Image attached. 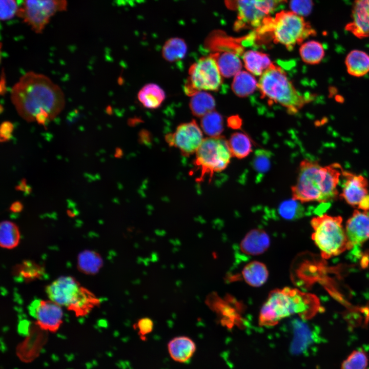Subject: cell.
I'll return each instance as SVG.
<instances>
[{
	"mask_svg": "<svg viewBox=\"0 0 369 369\" xmlns=\"http://www.w3.org/2000/svg\"><path fill=\"white\" fill-rule=\"evenodd\" d=\"M311 223L314 230L312 239L323 258H330L352 248L340 216L325 214L313 217Z\"/></svg>",
	"mask_w": 369,
	"mask_h": 369,
	"instance_id": "7",
	"label": "cell"
},
{
	"mask_svg": "<svg viewBox=\"0 0 369 369\" xmlns=\"http://www.w3.org/2000/svg\"><path fill=\"white\" fill-rule=\"evenodd\" d=\"M200 126L203 131L210 137L220 136L223 130L222 118L214 110L201 117Z\"/></svg>",
	"mask_w": 369,
	"mask_h": 369,
	"instance_id": "31",
	"label": "cell"
},
{
	"mask_svg": "<svg viewBox=\"0 0 369 369\" xmlns=\"http://www.w3.org/2000/svg\"><path fill=\"white\" fill-rule=\"evenodd\" d=\"M49 299L73 313L77 317L88 315L100 304V299L73 277L60 276L46 288Z\"/></svg>",
	"mask_w": 369,
	"mask_h": 369,
	"instance_id": "6",
	"label": "cell"
},
{
	"mask_svg": "<svg viewBox=\"0 0 369 369\" xmlns=\"http://www.w3.org/2000/svg\"><path fill=\"white\" fill-rule=\"evenodd\" d=\"M203 139L202 130L194 119L180 124L165 136L168 145L178 149L184 156L195 154Z\"/></svg>",
	"mask_w": 369,
	"mask_h": 369,
	"instance_id": "12",
	"label": "cell"
},
{
	"mask_svg": "<svg viewBox=\"0 0 369 369\" xmlns=\"http://www.w3.org/2000/svg\"><path fill=\"white\" fill-rule=\"evenodd\" d=\"M256 31L260 35H268L274 43L283 45L289 50L316 34L302 16L284 10L276 13L274 17L265 18Z\"/></svg>",
	"mask_w": 369,
	"mask_h": 369,
	"instance_id": "5",
	"label": "cell"
},
{
	"mask_svg": "<svg viewBox=\"0 0 369 369\" xmlns=\"http://www.w3.org/2000/svg\"><path fill=\"white\" fill-rule=\"evenodd\" d=\"M368 357L362 349L352 351L341 363V369H367Z\"/></svg>",
	"mask_w": 369,
	"mask_h": 369,
	"instance_id": "32",
	"label": "cell"
},
{
	"mask_svg": "<svg viewBox=\"0 0 369 369\" xmlns=\"http://www.w3.org/2000/svg\"><path fill=\"white\" fill-rule=\"evenodd\" d=\"M187 49V45L182 38L172 37L165 43L162 48V56L169 62L177 61L184 57Z\"/></svg>",
	"mask_w": 369,
	"mask_h": 369,
	"instance_id": "26",
	"label": "cell"
},
{
	"mask_svg": "<svg viewBox=\"0 0 369 369\" xmlns=\"http://www.w3.org/2000/svg\"><path fill=\"white\" fill-rule=\"evenodd\" d=\"M20 235L17 226L10 221H3L0 224V245L5 249L11 250L19 244Z\"/></svg>",
	"mask_w": 369,
	"mask_h": 369,
	"instance_id": "29",
	"label": "cell"
},
{
	"mask_svg": "<svg viewBox=\"0 0 369 369\" xmlns=\"http://www.w3.org/2000/svg\"><path fill=\"white\" fill-rule=\"evenodd\" d=\"M343 170L334 163L322 167L316 161L302 160L296 184L292 187V198L301 203L327 202L339 194L337 186Z\"/></svg>",
	"mask_w": 369,
	"mask_h": 369,
	"instance_id": "2",
	"label": "cell"
},
{
	"mask_svg": "<svg viewBox=\"0 0 369 369\" xmlns=\"http://www.w3.org/2000/svg\"><path fill=\"white\" fill-rule=\"evenodd\" d=\"M153 326L152 320L148 317L139 319L134 325V327L138 331L140 337L144 340L146 336L152 332Z\"/></svg>",
	"mask_w": 369,
	"mask_h": 369,
	"instance_id": "38",
	"label": "cell"
},
{
	"mask_svg": "<svg viewBox=\"0 0 369 369\" xmlns=\"http://www.w3.org/2000/svg\"><path fill=\"white\" fill-rule=\"evenodd\" d=\"M45 269L31 260H25L13 268V275L26 282L40 279L45 274Z\"/></svg>",
	"mask_w": 369,
	"mask_h": 369,
	"instance_id": "27",
	"label": "cell"
},
{
	"mask_svg": "<svg viewBox=\"0 0 369 369\" xmlns=\"http://www.w3.org/2000/svg\"><path fill=\"white\" fill-rule=\"evenodd\" d=\"M16 189L25 192L26 193L29 194L30 193L31 188L27 185L25 179H22L20 181V183L16 186Z\"/></svg>",
	"mask_w": 369,
	"mask_h": 369,
	"instance_id": "41",
	"label": "cell"
},
{
	"mask_svg": "<svg viewBox=\"0 0 369 369\" xmlns=\"http://www.w3.org/2000/svg\"><path fill=\"white\" fill-rule=\"evenodd\" d=\"M242 274L244 280L248 284L253 287H259L266 281L269 272L264 263L253 261L244 267Z\"/></svg>",
	"mask_w": 369,
	"mask_h": 369,
	"instance_id": "22",
	"label": "cell"
},
{
	"mask_svg": "<svg viewBox=\"0 0 369 369\" xmlns=\"http://www.w3.org/2000/svg\"><path fill=\"white\" fill-rule=\"evenodd\" d=\"M137 96L138 100L145 107L156 109L163 101L165 93L159 86L151 83L145 85L139 90Z\"/></svg>",
	"mask_w": 369,
	"mask_h": 369,
	"instance_id": "23",
	"label": "cell"
},
{
	"mask_svg": "<svg viewBox=\"0 0 369 369\" xmlns=\"http://www.w3.org/2000/svg\"><path fill=\"white\" fill-rule=\"evenodd\" d=\"M63 307L50 299H37L29 306V313L42 330L56 332L63 322Z\"/></svg>",
	"mask_w": 369,
	"mask_h": 369,
	"instance_id": "13",
	"label": "cell"
},
{
	"mask_svg": "<svg viewBox=\"0 0 369 369\" xmlns=\"http://www.w3.org/2000/svg\"><path fill=\"white\" fill-rule=\"evenodd\" d=\"M254 170L259 174L262 175L268 172L271 167V153L263 150L255 152L253 161Z\"/></svg>",
	"mask_w": 369,
	"mask_h": 369,
	"instance_id": "35",
	"label": "cell"
},
{
	"mask_svg": "<svg viewBox=\"0 0 369 369\" xmlns=\"http://www.w3.org/2000/svg\"><path fill=\"white\" fill-rule=\"evenodd\" d=\"M244 67L251 74L261 76L273 64L268 55L264 53L248 50L242 56Z\"/></svg>",
	"mask_w": 369,
	"mask_h": 369,
	"instance_id": "21",
	"label": "cell"
},
{
	"mask_svg": "<svg viewBox=\"0 0 369 369\" xmlns=\"http://www.w3.org/2000/svg\"><path fill=\"white\" fill-rule=\"evenodd\" d=\"M299 54L304 63L309 65H317L324 58L325 50L321 43L310 40L301 45Z\"/></svg>",
	"mask_w": 369,
	"mask_h": 369,
	"instance_id": "28",
	"label": "cell"
},
{
	"mask_svg": "<svg viewBox=\"0 0 369 369\" xmlns=\"http://www.w3.org/2000/svg\"><path fill=\"white\" fill-rule=\"evenodd\" d=\"M18 8L16 0H0L1 20H9L16 16Z\"/></svg>",
	"mask_w": 369,
	"mask_h": 369,
	"instance_id": "36",
	"label": "cell"
},
{
	"mask_svg": "<svg viewBox=\"0 0 369 369\" xmlns=\"http://www.w3.org/2000/svg\"><path fill=\"white\" fill-rule=\"evenodd\" d=\"M229 148L233 156L242 159L252 152V144L250 137L244 133H233L228 141Z\"/></svg>",
	"mask_w": 369,
	"mask_h": 369,
	"instance_id": "30",
	"label": "cell"
},
{
	"mask_svg": "<svg viewBox=\"0 0 369 369\" xmlns=\"http://www.w3.org/2000/svg\"><path fill=\"white\" fill-rule=\"evenodd\" d=\"M102 260L98 254L85 252L80 255L78 266L86 273H95L101 267Z\"/></svg>",
	"mask_w": 369,
	"mask_h": 369,
	"instance_id": "33",
	"label": "cell"
},
{
	"mask_svg": "<svg viewBox=\"0 0 369 369\" xmlns=\"http://www.w3.org/2000/svg\"><path fill=\"white\" fill-rule=\"evenodd\" d=\"M13 130V125L12 122L9 121L3 122L0 129L1 141L5 142L10 139L12 137Z\"/></svg>",
	"mask_w": 369,
	"mask_h": 369,
	"instance_id": "39",
	"label": "cell"
},
{
	"mask_svg": "<svg viewBox=\"0 0 369 369\" xmlns=\"http://www.w3.org/2000/svg\"><path fill=\"white\" fill-rule=\"evenodd\" d=\"M23 209L22 203L19 201L14 202L10 207V210L13 213H19Z\"/></svg>",
	"mask_w": 369,
	"mask_h": 369,
	"instance_id": "42",
	"label": "cell"
},
{
	"mask_svg": "<svg viewBox=\"0 0 369 369\" xmlns=\"http://www.w3.org/2000/svg\"><path fill=\"white\" fill-rule=\"evenodd\" d=\"M346 31L359 38L369 37V0H355Z\"/></svg>",
	"mask_w": 369,
	"mask_h": 369,
	"instance_id": "16",
	"label": "cell"
},
{
	"mask_svg": "<svg viewBox=\"0 0 369 369\" xmlns=\"http://www.w3.org/2000/svg\"><path fill=\"white\" fill-rule=\"evenodd\" d=\"M345 65L350 75L362 77L369 72V55L362 50H352L345 57Z\"/></svg>",
	"mask_w": 369,
	"mask_h": 369,
	"instance_id": "20",
	"label": "cell"
},
{
	"mask_svg": "<svg viewBox=\"0 0 369 369\" xmlns=\"http://www.w3.org/2000/svg\"><path fill=\"white\" fill-rule=\"evenodd\" d=\"M6 91V81L4 77V74L3 73L1 76V93L2 95L5 94Z\"/></svg>",
	"mask_w": 369,
	"mask_h": 369,
	"instance_id": "43",
	"label": "cell"
},
{
	"mask_svg": "<svg viewBox=\"0 0 369 369\" xmlns=\"http://www.w3.org/2000/svg\"><path fill=\"white\" fill-rule=\"evenodd\" d=\"M215 101L212 95L199 91L193 95L190 99L189 107L194 116L202 117L214 110Z\"/></svg>",
	"mask_w": 369,
	"mask_h": 369,
	"instance_id": "24",
	"label": "cell"
},
{
	"mask_svg": "<svg viewBox=\"0 0 369 369\" xmlns=\"http://www.w3.org/2000/svg\"><path fill=\"white\" fill-rule=\"evenodd\" d=\"M221 73L211 54L200 58L189 69L184 86L185 93L192 96L202 90L217 91L222 84Z\"/></svg>",
	"mask_w": 369,
	"mask_h": 369,
	"instance_id": "10",
	"label": "cell"
},
{
	"mask_svg": "<svg viewBox=\"0 0 369 369\" xmlns=\"http://www.w3.org/2000/svg\"><path fill=\"white\" fill-rule=\"evenodd\" d=\"M257 87L262 98L279 104L292 114L313 98L312 95L305 96L297 90L285 71L273 63L260 76Z\"/></svg>",
	"mask_w": 369,
	"mask_h": 369,
	"instance_id": "4",
	"label": "cell"
},
{
	"mask_svg": "<svg viewBox=\"0 0 369 369\" xmlns=\"http://www.w3.org/2000/svg\"><path fill=\"white\" fill-rule=\"evenodd\" d=\"M270 245V239L265 231L253 229L249 231L242 240L240 248L248 255L256 256L264 253Z\"/></svg>",
	"mask_w": 369,
	"mask_h": 369,
	"instance_id": "17",
	"label": "cell"
},
{
	"mask_svg": "<svg viewBox=\"0 0 369 369\" xmlns=\"http://www.w3.org/2000/svg\"><path fill=\"white\" fill-rule=\"evenodd\" d=\"M345 230L352 247L368 240L369 211L355 210L346 221Z\"/></svg>",
	"mask_w": 369,
	"mask_h": 369,
	"instance_id": "15",
	"label": "cell"
},
{
	"mask_svg": "<svg viewBox=\"0 0 369 369\" xmlns=\"http://www.w3.org/2000/svg\"><path fill=\"white\" fill-rule=\"evenodd\" d=\"M168 348L171 358L175 361L184 363L188 361L196 351V344L187 336H178L171 340Z\"/></svg>",
	"mask_w": 369,
	"mask_h": 369,
	"instance_id": "18",
	"label": "cell"
},
{
	"mask_svg": "<svg viewBox=\"0 0 369 369\" xmlns=\"http://www.w3.org/2000/svg\"><path fill=\"white\" fill-rule=\"evenodd\" d=\"M11 100L23 119L42 125L54 119L65 106L61 89L47 76L33 71L25 74L13 86Z\"/></svg>",
	"mask_w": 369,
	"mask_h": 369,
	"instance_id": "1",
	"label": "cell"
},
{
	"mask_svg": "<svg viewBox=\"0 0 369 369\" xmlns=\"http://www.w3.org/2000/svg\"><path fill=\"white\" fill-rule=\"evenodd\" d=\"M357 209L363 211H369V193L361 199L357 206Z\"/></svg>",
	"mask_w": 369,
	"mask_h": 369,
	"instance_id": "40",
	"label": "cell"
},
{
	"mask_svg": "<svg viewBox=\"0 0 369 369\" xmlns=\"http://www.w3.org/2000/svg\"><path fill=\"white\" fill-rule=\"evenodd\" d=\"M257 86L258 83L251 73L240 71L234 76L232 88L236 95L244 97L252 94Z\"/></svg>",
	"mask_w": 369,
	"mask_h": 369,
	"instance_id": "25",
	"label": "cell"
},
{
	"mask_svg": "<svg viewBox=\"0 0 369 369\" xmlns=\"http://www.w3.org/2000/svg\"><path fill=\"white\" fill-rule=\"evenodd\" d=\"M195 154L193 164L200 173L197 178L200 182L204 177L211 178L215 173L224 170L232 156L228 141L221 136L204 139Z\"/></svg>",
	"mask_w": 369,
	"mask_h": 369,
	"instance_id": "8",
	"label": "cell"
},
{
	"mask_svg": "<svg viewBox=\"0 0 369 369\" xmlns=\"http://www.w3.org/2000/svg\"><path fill=\"white\" fill-rule=\"evenodd\" d=\"M300 202L294 199L282 202L278 209L279 215L288 220H294L302 217L304 209Z\"/></svg>",
	"mask_w": 369,
	"mask_h": 369,
	"instance_id": "34",
	"label": "cell"
},
{
	"mask_svg": "<svg viewBox=\"0 0 369 369\" xmlns=\"http://www.w3.org/2000/svg\"><path fill=\"white\" fill-rule=\"evenodd\" d=\"M290 6L292 11L303 16L311 13L313 3L312 0H291Z\"/></svg>",
	"mask_w": 369,
	"mask_h": 369,
	"instance_id": "37",
	"label": "cell"
},
{
	"mask_svg": "<svg viewBox=\"0 0 369 369\" xmlns=\"http://www.w3.org/2000/svg\"><path fill=\"white\" fill-rule=\"evenodd\" d=\"M342 193L340 196L350 206L357 207L361 199L368 194V182L361 175L343 171Z\"/></svg>",
	"mask_w": 369,
	"mask_h": 369,
	"instance_id": "14",
	"label": "cell"
},
{
	"mask_svg": "<svg viewBox=\"0 0 369 369\" xmlns=\"http://www.w3.org/2000/svg\"><path fill=\"white\" fill-rule=\"evenodd\" d=\"M237 12L236 30L258 28L262 20L286 0H233Z\"/></svg>",
	"mask_w": 369,
	"mask_h": 369,
	"instance_id": "11",
	"label": "cell"
},
{
	"mask_svg": "<svg viewBox=\"0 0 369 369\" xmlns=\"http://www.w3.org/2000/svg\"><path fill=\"white\" fill-rule=\"evenodd\" d=\"M320 303L316 296L297 289L285 287L270 292L259 316L260 325L272 326L281 319L298 314L308 319L318 311Z\"/></svg>",
	"mask_w": 369,
	"mask_h": 369,
	"instance_id": "3",
	"label": "cell"
},
{
	"mask_svg": "<svg viewBox=\"0 0 369 369\" xmlns=\"http://www.w3.org/2000/svg\"><path fill=\"white\" fill-rule=\"evenodd\" d=\"M215 58L221 75L224 77L234 76L241 71L242 64L238 54L231 50L211 54Z\"/></svg>",
	"mask_w": 369,
	"mask_h": 369,
	"instance_id": "19",
	"label": "cell"
},
{
	"mask_svg": "<svg viewBox=\"0 0 369 369\" xmlns=\"http://www.w3.org/2000/svg\"><path fill=\"white\" fill-rule=\"evenodd\" d=\"M67 0H23L16 16L37 34L42 33L57 13L67 11Z\"/></svg>",
	"mask_w": 369,
	"mask_h": 369,
	"instance_id": "9",
	"label": "cell"
}]
</instances>
